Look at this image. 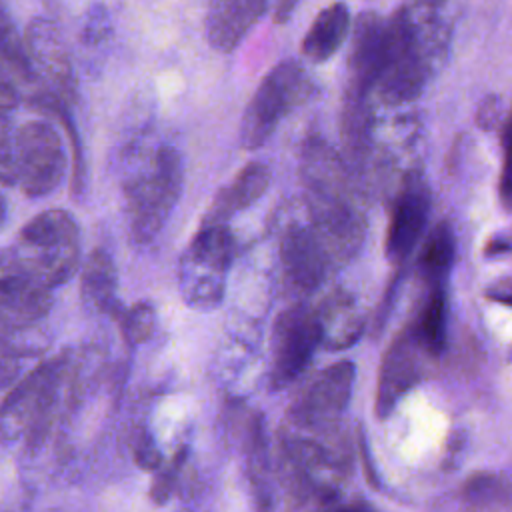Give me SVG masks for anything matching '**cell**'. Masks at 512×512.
I'll return each mask as SVG.
<instances>
[{
    "label": "cell",
    "instance_id": "cell-1",
    "mask_svg": "<svg viewBox=\"0 0 512 512\" xmlns=\"http://www.w3.org/2000/svg\"><path fill=\"white\" fill-rule=\"evenodd\" d=\"M448 40L446 0H408L386 20V40L374 92L388 104L416 100L440 68Z\"/></svg>",
    "mask_w": 512,
    "mask_h": 512
},
{
    "label": "cell",
    "instance_id": "cell-2",
    "mask_svg": "<svg viewBox=\"0 0 512 512\" xmlns=\"http://www.w3.org/2000/svg\"><path fill=\"white\" fill-rule=\"evenodd\" d=\"M118 170L130 238L134 244L146 246L162 232L180 200L182 156L174 146L152 142L150 136L140 134L126 142Z\"/></svg>",
    "mask_w": 512,
    "mask_h": 512
},
{
    "label": "cell",
    "instance_id": "cell-3",
    "mask_svg": "<svg viewBox=\"0 0 512 512\" xmlns=\"http://www.w3.org/2000/svg\"><path fill=\"white\" fill-rule=\"evenodd\" d=\"M68 358L54 356L26 374L0 404V442L6 446L22 442L38 448L50 428Z\"/></svg>",
    "mask_w": 512,
    "mask_h": 512
},
{
    "label": "cell",
    "instance_id": "cell-4",
    "mask_svg": "<svg viewBox=\"0 0 512 512\" xmlns=\"http://www.w3.org/2000/svg\"><path fill=\"white\" fill-rule=\"evenodd\" d=\"M12 252L26 270L54 290L80 268L78 224L66 210H44L22 226Z\"/></svg>",
    "mask_w": 512,
    "mask_h": 512
},
{
    "label": "cell",
    "instance_id": "cell-5",
    "mask_svg": "<svg viewBox=\"0 0 512 512\" xmlns=\"http://www.w3.org/2000/svg\"><path fill=\"white\" fill-rule=\"evenodd\" d=\"M234 260V236L228 224H204L178 260L182 300L200 312L222 304Z\"/></svg>",
    "mask_w": 512,
    "mask_h": 512
},
{
    "label": "cell",
    "instance_id": "cell-6",
    "mask_svg": "<svg viewBox=\"0 0 512 512\" xmlns=\"http://www.w3.org/2000/svg\"><path fill=\"white\" fill-rule=\"evenodd\" d=\"M14 184L28 198L52 194L64 180L68 156L58 130L46 120H30L12 134Z\"/></svg>",
    "mask_w": 512,
    "mask_h": 512
},
{
    "label": "cell",
    "instance_id": "cell-7",
    "mask_svg": "<svg viewBox=\"0 0 512 512\" xmlns=\"http://www.w3.org/2000/svg\"><path fill=\"white\" fill-rule=\"evenodd\" d=\"M306 92L304 70L294 60L276 64L252 94L242 122L240 144L246 150L260 148L276 130L278 122L302 100Z\"/></svg>",
    "mask_w": 512,
    "mask_h": 512
},
{
    "label": "cell",
    "instance_id": "cell-8",
    "mask_svg": "<svg viewBox=\"0 0 512 512\" xmlns=\"http://www.w3.org/2000/svg\"><path fill=\"white\" fill-rule=\"evenodd\" d=\"M52 290L26 270L12 250L0 252V342L32 330L48 316ZM16 348V346H14ZM18 350V348H16Z\"/></svg>",
    "mask_w": 512,
    "mask_h": 512
},
{
    "label": "cell",
    "instance_id": "cell-9",
    "mask_svg": "<svg viewBox=\"0 0 512 512\" xmlns=\"http://www.w3.org/2000/svg\"><path fill=\"white\" fill-rule=\"evenodd\" d=\"M24 46L32 80H36L46 90V96L58 100L64 106L74 104L76 74L60 28L48 18H34L26 26Z\"/></svg>",
    "mask_w": 512,
    "mask_h": 512
},
{
    "label": "cell",
    "instance_id": "cell-10",
    "mask_svg": "<svg viewBox=\"0 0 512 512\" xmlns=\"http://www.w3.org/2000/svg\"><path fill=\"white\" fill-rule=\"evenodd\" d=\"M320 344L316 312L304 306L284 310L272 328L270 340V378L274 386H286L308 366Z\"/></svg>",
    "mask_w": 512,
    "mask_h": 512
},
{
    "label": "cell",
    "instance_id": "cell-11",
    "mask_svg": "<svg viewBox=\"0 0 512 512\" xmlns=\"http://www.w3.org/2000/svg\"><path fill=\"white\" fill-rule=\"evenodd\" d=\"M280 262L296 288L314 290L342 258L312 222H294L280 238Z\"/></svg>",
    "mask_w": 512,
    "mask_h": 512
},
{
    "label": "cell",
    "instance_id": "cell-12",
    "mask_svg": "<svg viewBox=\"0 0 512 512\" xmlns=\"http://www.w3.org/2000/svg\"><path fill=\"white\" fill-rule=\"evenodd\" d=\"M430 212V188L420 172H410L400 186L390 214L386 232V256L392 262H402L416 248L424 234Z\"/></svg>",
    "mask_w": 512,
    "mask_h": 512
},
{
    "label": "cell",
    "instance_id": "cell-13",
    "mask_svg": "<svg viewBox=\"0 0 512 512\" xmlns=\"http://www.w3.org/2000/svg\"><path fill=\"white\" fill-rule=\"evenodd\" d=\"M354 364L336 362L320 372L292 406V420L298 426H322L338 418L350 400Z\"/></svg>",
    "mask_w": 512,
    "mask_h": 512
},
{
    "label": "cell",
    "instance_id": "cell-14",
    "mask_svg": "<svg viewBox=\"0 0 512 512\" xmlns=\"http://www.w3.org/2000/svg\"><path fill=\"white\" fill-rule=\"evenodd\" d=\"M386 40V20L378 14L366 12L358 18L354 28V42L350 52V102H366L374 92L380 74L382 52Z\"/></svg>",
    "mask_w": 512,
    "mask_h": 512
},
{
    "label": "cell",
    "instance_id": "cell-15",
    "mask_svg": "<svg viewBox=\"0 0 512 512\" xmlns=\"http://www.w3.org/2000/svg\"><path fill=\"white\" fill-rule=\"evenodd\" d=\"M418 346L420 344L416 342L412 332L398 336L394 344H390L382 360L378 390H376V410L380 418L388 416L396 408L400 398L418 382V376H420L418 356H416Z\"/></svg>",
    "mask_w": 512,
    "mask_h": 512
},
{
    "label": "cell",
    "instance_id": "cell-16",
    "mask_svg": "<svg viewBox=\"0 0 512 512\" xmlns=\"http://www.w3.org/2000/svg\"><path fill=\"white\" fill-rule=\"evenodd\" d=\"M268 0H210L206 40L218 52H232L266 12Z\"/></svg>",
    "mask_w": 512,
    "mask_h": 512
},
{
    "label": "cell",
    "instance_id": "cell-17",
    "mask_svg": "<svg viewBox=\"0 0 512 512\" xmlns=\"http://www.w3.org/2000/svg\"><path fill=\"white\" fill-rule=\"evenodd\" d=\"M80 296L88 308L100 314H120L116 264L104 248H94L80 266Z\"/></svg>",
    "mask_w": 512,
    "mask_h": 512
},
{
    "label": "cell",
    "instance_id": "cell-18",
    "mask_svg": "<svg viewBox=\"0 0 512 512\" xmlns=\"http://www.w3.org/2000/svg\"><path fill=\"white\" fill-rule=\"evenodd\" d=\"M268 184H270V168L266 164L262 162L246 164L234 176V180L216 194L204 218V224H226L230 216L254 204L266 192Z\"/></svg>",
    "mask_w": 512,
    "mask_h": 512
},
{
    "label": "cell",
    "instance_id": "cell-19",
    "mask_svg": "<svg viewBox=\"0 0 512 512\" xmlns=\"http://www.w3.org/2000/svg\"><path fill=\"white\" fill-rule=\"evenodd\" d=\"M320 326V344L330 350L352 346L362 332V316L356 302L344 294H332L316 312Z\"/></svg>",
    "mask_w": 512,
    "mask_h": 512
},
{
    "label": "cell",
    "instance_id": "cell-20",
    "mask_svg": "<svg viewBox=\"0 0 512 512\" xmlns=\"http://www.w3.org/2000/svg\"><path fill=\"white\" fill-rule=\"evenodd\" d=\"M350 28V10L344 2H334L318 12L314 22L310 24L304 40L302 54L310 62H326L332 58L342 42L346 40Z\"/></svg>",
    "mask_w": 512,
    "mask_h": 512
},
{
    "label": "cell",
    "instance_id": "cell-21",
    "mask_svg": "<svg viewBox=\"0 0 512 512\" xmlns=\"http://www.w3.org/2000/svg\"><path fill=\"white\" fill-rule=\"evenodd\" d=\"M456 258V238L448 222H440L428 232L420 252V272L430 288H444V280Z\"/></svg>",
    "mask_w": 512,
    "mask_h": 512
},
{
    "label": "cell",
    "instance_id": "cell-22",
    "mask_svg": "<svg viewBox=\"0 0 512 512\" xmlns=\"http://www.w3.org/2000/svg\"><path fill=\"white\" fill-rule=\"evenodd\" d=\"M412 336L432 354L442 352L446 342V294L444 288H430L422 312L412 328Z\"/></svg>",
    "mask_w": 512,
    "mask_h": 512
},
{
    "label": "cell",
    "instance_id": "cell-23",
    "mask_svg": "<svg viewBox=\"0 0 512 512\" xmlns=\"http://www.w3.org/2000/svg\"><path fill=\"white\" fill-rule=\"evenodd\" d=\"M120 322V332L130 346L146 342L156 328V312L150 302H136L130 308H122L116 316Z\"/></svg>",
    "mask_w": 512,
    "mask_h": 512
},
{
    "label": "cell",
    "instance_id": "cell-24",
    "mask_svg": "<svg viewBox=\"0 0 512 512\" xmlns=\"http://www.w3.org/2000/svg\"><path fill=\"white\" fill-rule=\"evenodd\" d=\"M112 34V18L104 4L94 2L82 16L80 24V42L86 48H98L102 46Z\"/></svg>",
    "mask_w": 512,
    "mask_h": 512
},
{
    "label": "cell",
    "instance_id": "cell-25",
    "mask_svg": "<svg viewBox=\"0 0 512 512\" xmlns=\"http://www.w3.org/2000/svg\"><path fill=\"white\" fill-rule=\"evenodd\" d=\"M134 460L144 470H158L162 466L160 464L162 462L160 450H158L152 434L146 432V430L138 432V436L134 440Z\"/></svg>",
    "mask_w": 512,
    "mask_h": 512
},
{
    "label": "cell",
    "instance_id": "cell-26",
    "mask_svg": "<svg viewBox=\"0 0 512 512\" xmlns=\"http://www.w3.org/2000/svg\"><path fill=\"white\" fill-rule=\"evenodd\" d=\"M0 182L14 184V164H12V134L8 126V116L0 114Z\"/></svg>",
    "mask_w": 512,
    "mask_h": 512
},
{
    "label": "cell",
    "instance_id": "cell-27",
    "mask_svg": "<svg viewBox=\"0 0 512 512\" xmlns=\"http://www.w3.org/2000/svg\"><path fill=\"white\" fill-rule=\"evenodd\" d=\"M502 198L506 204H512V114L506 124L504 134V166H502V180H500Z\"/></svg>",
    "mask_w": 512,
    "mask_h": 512
},
{
    "label": "cell",
    "instance_id": "cell-28",
    "mask_svg": "<svg viewBox=\"0 0 512 512\" xmlns=\"http://www.w3.org/2000/svg\"><path fill=\"white\" fill-rule=\"evenodd\" d=\"M174 480H176V460L172 462L170 468H158V474L152 482V488H150V494H152V500L156 504H164L170 494H172V488H174Z\"/></svg>",
    "mask_w": 512,
    "mask_h": 512
},
{
    "label": "cell",
    "instance_id": "cell-29",
    "mask_svg": "<svg viewBox=\"0 0 512 512\" xmlns=\"http://www.w3.org/2000/svg\"><path fill=\"white\" fill-rule=\"evenodd\" d=\"M18 376V350L0 342V388L8 386Z\"/></svg>",
    "mask_w": 512,
    "mask_h": 512
},
{
    "label": "cell",
    "instance_id": "cell-30",
    "mask_svg": "<svg viewBox=\"0 0 512 512\" xmlns=\"http://www.w3.org/2000/svg\"><path fill=\"white\" fill-rule=\"evenodd\" d=\"M18 106V92L12 82L0 72V114L8 116Z\"/></svg>",
    "mask_w": 512,
    "mask_h": 512
},
{
    "label": "cell",
    "instance_id": "cell-31",
    "mask_svg": "<svg viewBox=\"0 0 512 512\" xmlns=\"http://www.w3.org/2000/svg\"><path fill=\"white\" fill-rule=\"evenodd\" d=\"M298 4H300V0H274V6H272L274 8V20L284 24L292 16V12L296 10Z\"/></svg>",
    "mask_w": 512,
    "mask_h": 512
},
{
    "label": "cell",
    "instance_id": "cell-32",
    "mask_svg": "<svg viewBox=\"0 0 512 512\" xmlns=\"http://www.w3.org/2000/svg\"><path fill=\"white\" fill-rule=\"evenodd\" d=\"M28 494H20V496H16L10 504H6L4 508H2V512H26L28 510Z\"/></svg>",
    "mask_w": 512,
    "mask_h": 512
},
{
    "label": "cell",
    "instance_id": "cell-33",
    "mask_svg": "<svg viewBox=\"0 0 512 512\" xmlns=\"http://www.w3.org/2000/svg\"><path fill=\"white\" fill-rule=\"evenodd\" d=\"M338 512H372V510H368V508H364V506H348V508H342V510H338Z\"/></svg>",
    "mask_w": 512,
    "mask_h": 512
},
{
    "label": "cell",
    "instance_id": "cell-34",
    "mask_svg": "<svg viewBox=\"0 0 512 512\" xmlns=\"http://www.w3.org/2000/svg\"><path fill=\"white\" fill-rule=\"evenodd\" d=\"M4 218H6V204H4V198L0 196V224L4 222Z\"/></svg>",
    "mask_w": 512,
    "mask_h": 512
}]
</instances>
